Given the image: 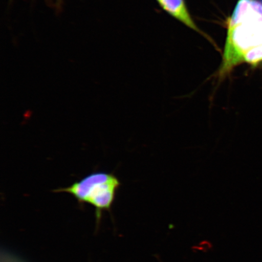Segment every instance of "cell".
Wrapping results in <instances>:
<instances>
[{
	"instance_id": "1",
	"label": "cell",
	"mask_w": 262,
	"mask_h": 262,
	"mask_svg": "<svg viewBox=\"0 0 262 262\" xmlns=\"http://www.w3.org/2000/svg\"><path fill=\"white\" fill-rule=\"evenodd\" d=\"M262 62V2L239 0L228 22L222 62L215 74L224 80L242 63L256 67Z\"/></svg>"
},
{
	"instance_id": "2",
	"label": "cell",
	"mask_w": 262,
	"mask_h": 262,
	"mask_svg": "<svg viewBox=\"0 0 262 262\" xmlns=\"http://www.w3.org/2000/svg\"><path fill=\"white\" fill-rule=\"evenodd\" d=\"M120 185V180L113 173L98 171L54 192H67L80 203L93 205L96 209L97 218L99 219L102 211L111 209Z\"/></svg>"
},
{
	"instance_id": "3",
	"label": "cell",
	"mask_w": 262,
	"mask_h": 262,
	"mask_svg": "<svg viewBox=\"0 0 262 262\" xmlns=\"http://www.w3.org/2000/svg\"><path fill=\"white\" fill-rule=\"evenodd\" d=\"M161 7L173 18L182 22L192 30L201 33L191 17L185 0H157Z\"/></svg>"
}]
</instances>
